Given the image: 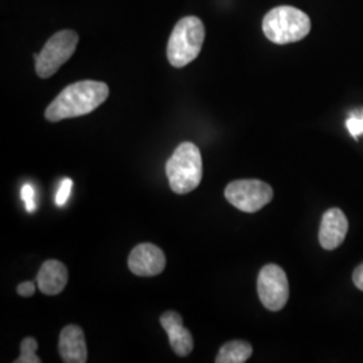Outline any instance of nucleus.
Wrapping results in <instances>:
<instances>
[{
  "label": "nucleus",
  "mask_w": 363,
  "mask_h": 363,
  "mask_svg": "<svg viewBox=\"0 0 363 363\" xmlns=\"http://www.w3.org/2000/svg\"><path fill=\"white\" fill-rule=\"evenodd\" d=\"M109 96L105 82L85 79L66 86L46 108L45 117L57 123L65 118L84 116L97 109Z\"/></svg>",
  "instance_id": "obj_1"
},
{
  "label": "nucleus",
  "mask_w": 363,
  "mask_h": 363,
  "mask_svg": "<svg viewBox=\"0 0 363 363\" xmlns=\"http://www.w3.org/2000/svg\"><path fill=\"white\" fill-rule=\"evenodd\" d=\"M169 187L175 194H189L202 181V156L194 143L179 144L166 163Z\"/></svg>",
  "instance_id": "obj_2"
},
{
  "label": "nucleus",
  "mask_w": 363,
  "mask_h": 363,
  "mask_svg": "<svg viewBox=\"0 0 363 363\" xmlns=\"http://www.w3.org/2000/svg\"><path fill=\"white\" fill-rule=\"evenodd\" d=\"M311 21L308 15L291 6H280L271 10L262 21V31L273 43H294L308 35Z\"/></svg>",
  "instance_id": "obj_3"
},
{
  "label": "nucleus",
  "mask_w": 363,
  "mask_h": 363,
  "mask_svg": "<svg viewBox=\"0 0 363 363\" xmlns=\"http://www.w3.org/2000/svg\"><path fill=\"white\" fill-rule=\"evenodd\" d=\"M205 26L196 16H186L175 25L167 45V58L174 67H184L193 62L202 50Z\"/></svg>",
  "instance_id": "obj_4"
},
{
  "label": "nucleus",
  "mask_w": 363,
  "mask_h": 363,
  "mask_svg": "<svg viewBox=\"0 0 363 363\" xmlns=\"http://www.w3.org/2000/svg\"><path fill=\"white\" fill-rule=\"evenodd\" d=\"M78 34L72 30H62L46 42L39 54L34 55L35 72L40 78H50L58 69L70 60L76 52Z\"/></svg>",
  "instance_id": "obj_5"
},
{
  "label": "nucleus",
  "mask_w": 363,
  "mask_h": 363,
  "mask_svg": "<svg viewBox=\"0 0 363 363\" xmlns=\"http://www.w3.org/2000/svg\"><path fill=\"white\" fill-rule=\"evenodd\" d=\"M225 196L234 208L245 213H256L272 201L273 190L265 182L241 179L226 186Z\"/></svg>",
  "instance_id": "obj_6"
},
{
  "label": "nucleus",
  "mask_w": 363,
  "mask_h": 363,
  "mask_svg": "<svg viewBox=\"0 0 363 363\" xmlns=\"http://www.w3.org/2000/svg\"><path fill=\"white\" fill-rule=\"evenodd\" d=\"M257 292L262 306L269 311H280L289 298L286 274L279 265L268 264L259 271Z\"/></svg>",
  "instance_id": "obj_7"
},
{
  "label": "nucleus",
  "mask_w": 363,
  "mask_h": 363,
  "mask_svg": "<svg viewBox=\"0 0 363 363\" xmlns=\"http://www.w3.org/2000/svg\"><path fill=\"white\" fill-rule=\"evenodd\" d=\"M130 272L136 276H156L166 268V256L160 247L154 244H140L130 252L128 259Z\"/></svg>",
  "instance_id": "obj_8"
},
{
  "label": "nucleus",
  "mask_w": 363,
  "mask_h": 363,
  "mask_svg": "<svg viewBox=\"0 0 363 363\" xmlns=\"http://www.w3.org/2000/svg\"><path fill=\"white\" fill-rule=\"evenodd\" d=\"M347 230L349 222L345 213L340 208H330L325 211L322 218L319 242L325 250H334L343 244Z\"/></svg>",
  "instance_id": "obj_9"
},
{
  "label": "nucleus",
  "mask_w": 363,
  "mask_h": 363,
  "mask_svg": "<svg viewBox=\"0 0 363 363\" xmlns=\"http://www.w3.org/2000/svg\"><path fill=\"white\" fill-rule=\"evenodd\" d=\"M160 325L169 335V345L179 357H187L194 347L191 333L183 325V319L178 312L167 311L160 316Z\"/></svg>",
  "instance_id": "obj_10"
},
{
  "label": "nucleus",
  "mask_w": 363,
  "mask_h": 363,
  "mask_svg": "<svg viewBox=\"0 0 363 363\" xmlns=\"http://www.w3.org/2000/svg\"><path fill=\"white\" fill-rule=\"evenodd\" d=\"M58 351L65 363L86 362L88 349L84 331L76 325H66L60 335Z\"/></svg>",
  "instance_id": "obj_11"
},
{
  "label": "nucleus",
  "mask_w": 363,
  "mask_h": 363,
  "mask_svg": "<svg viewBox=\"0 0 363 363\" xmlns=\"http://www.w3.org/2000/svg\"><path fill=\"white\" fill-rule=\"evenodd\" d=\"M37 280H38L39 291L42 294L49 296L58 295L64 291V288L67 284V280H69L67 268L58 259H48L42 264Z\"/></svg>",
  "instance_id": "obj_12"
},
{
  "label": "nucleus",
  "mask_w": 363,
  "mask_h": 363,
  "mask_svg": "<svg viewBox=\"0 0 363 363\" xmlns=\"http://www.w3.org/2000/svg\"><path fill=\"white\" fill-rule=\"evenodd\" d=\"M253 352V347L245 340H232L225 343L216 358L217 363L247 362Z\"/></svg>",
  "instance_id": "obj_13"
},
{
  "label": "nucleus",
  "mask_w": 363,
  "mask_h": 363,
  "mask_svg": "<svg viewBox=\"0 0 363 363\" xmlns=\"http://www.w3.org/2000/svg\"><path fill=\"white\" fill-rule=\"evenodd\" d=\"M38 342L34 337H28L21 343V355L16 358L15 363H40V358L37 355Z\"/></svg>",
  "instance_id": "obj_14"
},
{
  "label": "nucleus",
  "mask_w": 363,
  "mask_h": 363,
  "mask_svg": "<svg viewBox=\"0 0 363 363\" xmlns=\"http://www.w3.org/2000/svg\"><path fill=\"white\" fill-rule=\"evenodd\" d=\"M72 189H73V181L70 178H64L61 184H60L57 195H55V205L57 206H60V208L65 206L69 198H70V194H72Z\"/></svg>",
  "instance_id": "obj_15"
},
{
  "label": "nucleus",
  "mask_w": 363,
  "mask_h": 363,
  "mask_svg": "<svg viewBox=\"0 0 363 363\" xmlns=\"http://www.w3.org/2000/svg\"><path fill=\"white\" fill-rule=\"evenodd\" d=\"M21 198L25 202L27 213H34L37 208V201H35V190L31 184H25L21 190Z\"/></svg>",
  "instance_id": "obj_16"
},
{
  "label": "nucleus",
  "mask_w": 363,
  "mask_h": 363,
  "mask_svg": "<svg viewBox=\"0 0 363 363\" xmlns=\"http://www.w3.org/2000/svg\"><path fill=\"white\" fill-rule=\"evenodd\" d=\"M347 130L351 133L354 139H358L361 135H363V112L361 115H351L350 118L346 121Z\"/></svg>",
  "instance_id": "obj_17"
},
{
  "label": "nucleus",
  "mask_w": 363,
  "mask_h": 363,
  "mask_svg": "<svg viewBox=\"0 0 363 363\" xmlns=\"http://www.w3.org/2000/svg\"><path fill=\"white\" fill-rule=\"evenodd\" d=\"M35 289H37L35 284L31 283V281H25V283L19 284L18 288H16L18 294H19L21 296H23V298H31V296L35 294Z\"/></svg>",
  "instance_id": "obj_18"
},
{
  "label": "nucleus",
  "mask_w": 363,
  "mask_h": 363,
  "mask_svg": "<svg viewBox=\"0 0 363 363\" xmlns=\"http://www.w3.org/2000/svg\"><path fill=\"white\" fill-rule=\"evenodd\" d=\"M352 280H354V284L357 286V288L363 291V262L359 267H357V269L354 271Z\"/></svg>",
  "instance_id": "obj_19"
}]
</instances>
